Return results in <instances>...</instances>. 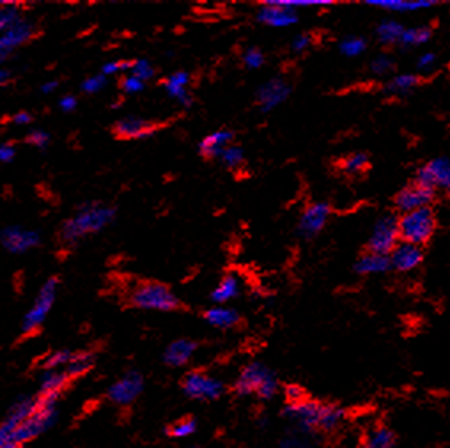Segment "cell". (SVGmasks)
<instances>
[{
	"label": "cell",
	"mask_w": 450,
	"mask_h": 448,
	"mask_svg": "<svg viewBox=\"0 0 450 448\" xmlns=\"http://www.w3.org/2000/svg\"><path fill=\"white\" fill-rule=\"evenodd\" d=\"M285 415L291 421H295L303 431H312V429H323V431H333L342 421L343 412L339 407L334 406H322V404L303 401L299 404H291L286 407Z\"/></svg>",
	"instance_id": "1"
},
{
	"label": "cell",
	"mask_w": 450,
	"mask_h": 448,
	"mask_svg": "<svg viewBox=\"0 0 450 448\" xmlns=\"http://www.w3.org/2000/svg\"><path fill=\"white\" fill-rule=\"evenodd\" d=\"M130 305L143 310H159V312H172L180 307V301L177 299L171 288L164 283L145 280L139 281L130 289L129 293Z\"/></svg>",
	"instance_id": "2"
},
{
	"label": "cell",
	"mask_w": 450,
	"mask_h": 448,
	"mask_svg": "<svg viewBox=\"0 0 450 448\" xmlns=\"http://www.w3.org/2000/svg\"><path fill=\"white\" fill-rule=\"evenodd\" d=\"M398 229L401 242L422 247L434 234L436 217L433 208L423 207L403 213L401 218H398Z\"/></svg>",
	"instance_id": "3"
},
{
	"label": "cell",
	"mask_w": 450,
	"mask_h": 448,
	"mask_svg": "<svg viewBox=\"0 0 450 448\" xmlns=\"http://www.w3.org/2000/svg\"><path fill=\"white\" fill-rule=\"evenodd\" d=\"M277 388L279 383L276 375L261 363L245 365L234 385L236 393L239 396L256 393L261 399H272L274 394L277 393Z\"/></svg>",
	"instance_id": "4"
},
{
	"label": "cell",
	"mask_w": 450,
	"mask_h": 448,
	"mask_svg": "<svg viewBox=\"0 0 450 448\" xmlns=\"http://www.w3.org/2000/svg\"><path fill=\"white\" fill-rule=\"evenodd\" d=\"M399 242L401 238H399L398 218L395 214H385L374 224L370 241H367V250L372 253L389 256Z\"/></svg>",
	"instance_id": "5"
},
{
	"label": "cell",
	"mask_w": 450,
	"mask_h": 448,
	"mask_svg": "<svg viewBox=\"0 0 450 448\" xmlns=\"http://www.w3.org/2000/svg\"><path fill=\"white\" fill-rule=\"evenodd\" d=\"M56 291H58V279H49L43 288L40 289L39 298H37L34 307L26 315L23 323L24 334H34L40 329V326L45 321L47 315L51 310L56 299Z\"/></svg>",
	"instance_id": "6"
},
{
	"label": "cell",
	"mask_w": 450,
	"mask_h": 448,
	"mask_svg": "<svg viewBox=\"0 0 450 448\" xmlns=\"http://www.w3.org/2000/svg\"><path fill=\"white\" fill-rule=\"evenodd\" d=\"M183 391L186 396L193 397V399L214 401L221 396L223 383L214 377L202 374V372H191V374L185 377Z\"/></svg>",
	"instance_id": "7"
},
{
	"label": "cell",
	"mask_w": 450,
	"mask_h": 448,
	"mask_svg": "<svg viewBox=\"0 0 450 448\" xmlns=\"http://www.w3.org/2000/svg\"><path fill=\"white\" fill-rule=\"evenodd\" d=\"M415 183L428 189H450V159L434 157L418 169Z\"/></svg>",
	"instance_id": "8"
},
{
	"label": "cell",
	"mask_w": 450,
	"mask_h": 448,
	"mask_svg": "<svg viewBox=\"0 0 450 448\" xmlns=\"http://www.w3.org/2000/svg\"><path fill=\"white\" fill-rule=\"evenodd\" d=\"M162 123L148 121V119L140 118H124L111 126V135L116 140H142L153 135L162 128Z\"/></svg>",
	"instance_id": "9"
},
{
	"label": "cell",
	"mask_w": 450,
	"mask_h": 448,
	"mask_svg": "<svg viewBox=\"0 0 450 448\" xmlns=\"http://www.w3.org/2000/svg\"><path fill=\"white\" fill-rule=\"evenodd\" d=\"M290 94L291 85L288 81L280 77H274L256 91V104H258L261 111L269 113L285 102Z\"/></svg>",
	"instance_id": "10"
},
{
	"label": "cell",
	"mask_w": 450,
	"mask_h": 448,
	"mask_svg": "<svg viewBox=\"0 0 450 448\" xmlns=\"http://www.w3.org/2000/svg\"><path fill=\"white\" fill-rule=\"evenodd\" d=\"M143 391V377L139 372L130 370L120 380L111 385L109 389V399L116 406H129Z\"/></svg>",
	"instance_id": "11"
},
{
	"label": "cell",
	"mask_w": 450,
	"mask_h": 448,
	"mask_svg": "<svg viewBox=\"0 0 450 448\" xmlns=\"http://www.w3.org/2000/svg\"><path fill=\"white\" fill-rule=\"evenodd\" d=\"M110 217H111L110 210H105V208H91V210H86L85 213H81L77 219L67 223L64 234L67 238L75 241V238L85 236L86 232L101 229L102 226L110 219Z\"/></svg>",
	"instance_id": "12"
},
{
	"label": "cell",
	"mask_w": 450,
	"mask_h": 448,
	"mask_svg": "<svg viewBox=\"0 0 450 448\" xmlns=\"http://www.w3.org/2000/svg\"><path fill=\"white\" fill-rule=\"evenodd\" d=\"M329 213L331 207L324 204V202H317V204L309 205L298 221V234L303 238H308V241L314 238L327 226Z\"/></svg>",
	"instance_id": "13"
},
{
	"label": "cell",
	"mask_w": 450,
	"mask_h": 448,
	"mask_svg": "<svg viewBox=\"0 0 450 448\" xmlns=\"http://www.w3.org/2000/svg\"><path fill=\"white\" fill-rule=\"evenodd\" d=\"M433 198H434L433 189H428L414 183V185L403 188L401 191L396 194L395 207L401 213H408L412 210H418V208L430 207Z\"/></svg>",
	"instance_id": "14"
},
{
	"label": "cell",
	"mask_w": 450,
	"mask_h": 448,
	"mask_svg": "<svg viewBox=\"0 0 450 448\" xmlns=\"http://www.w3.org/2000/svg\"><path fill=\"white\" fill-rule=\"evenodd\" d=\"M256 20L271 28H290L298 23V13L295 8L280 5L276 0H267L258 11Z\"/></svg>",
	"instance_id": "15"
},
{
	"label": "cell",
	"mask_w": 450,
	"mask_h": 448,
	"mask_svg": "<svg viewBox=\"0 0 450 448\" xmlns=\"http://www.w3.org/2000/svg\"><path fill=\"white\" fill-rule=\"evenodd\" d=\"M389 260L390 267L398 270V272H409V270L420 266L423 261V251L418 245L399 242L389 255Z\"/></svg>",
	"instance_id": "16"
},
{
	"label": "cell",
	"mask_w": 450,
	"mask_h": 448,
	"mask_svg": "<svg viewBox=\"0 0 450 448\" xmlns=\"http://www.w3.org/2000/svg\"><path fill=\"white\" fill-rule=\"evenodd\" d=\"M234 138V132L217 131L214 134H209L202 138L201 143H199V153H201L204 159H218L223 150L233 145Z\"/></svg>",
	"instance_id": "17"
},
{
	"label": "cell",
	"mask_w": 450,
	"mask_h": 448,
	"mask_svg": "<svg viewBox=\"0 0 450 448\" xmlns=\"http://www.w3.org/2000/svg\"><path fill=\"white\" fill-rule=\"evenodd\" d=\"M196 351V344L188 339H178L167 346L164 351V363L172 368H182L188 364Z\"/></svg>",
	"instance_id": "18"
},
{
	"label": "cell",
	"mask_w": 450,
	"mask_h": 448,
	"mask_svg": "<svg viewBox=\"0 0 450 448\" xmlns=\"http://www.w3.org/2000/svg\"><path fill=\"white\" fill-rule=\"evenodd\" d=\"M190 85V73L186 72H177L171 75V77L164 80V87L172 97L178 100L183 107L193 105L191 94L186 91V86Z\"/></svg>",
	"instance_id": "19"
},
{
	"label": "cell",
	"mask_w": 450,
	"mask_h": 448,
	"mask_svg": "<svg viewBox=\"0 0 450 448\" xmlns=\"http://www.w3.org/2000/svg\"><path fill=\"white\" fill-rule=\"evenodd\" d=\"M204 318L209 325L218 327V329H231V327L239 325L241 315L237 313L234 308L220 305L209 308V310L204 313Z\"/></svg>",
	"instance_id": "20"
},
{
	"label": "cell",
	"mask_w": 450,
	"mask_h": 448,
	"mask_svg": "<svg viewBox=\"0 0 450 448\" xmlns=\"http://www.w3.org/2000/svg\"><path fill=\"white\" fill-rule=\"evenodd\" d=\"M390 267V260L389 256L372 253V251H367L363 256L360 258L355 264V270L361 275H374V274H384Z\"/></svg>",
	"instance_id": "21"
},
{
	"label": "cell",
	"mask_w": 450,
	"mask_h": 448,
	"mask_svg": "<svg viewBox=\"0 0 450 448\" xmlns=\"http://www.w3.org/2000/svg\"><path fill=\"white\" fill-rule=\"evenodd\" d=\"M366 4L376 5V7L389 11H398V13L430 8L434 5V2H430V0H370V2Z\"/></svg>",
	"instance_id": "22"
},
{
	"label": "cell",
	"mask_w": 450,
	"mask_h": 448,
	"mask_svg": "<svg viewBox=\"0 0 450 448\" xmlns=\"http://www.w3.org/2000/svg\"><path fill=\"white\" fill-rule=\"evenodd\" d=\"M239 280H237V277L229 274V275H224L221 281L218 283V286L212 291V301L215 302V304H226V302L236 299L237 296H239Z\"/></svg>",
	"instance_id": "23"
},
{
	"label": "cell",
	"mask_w": 450,
	"mask_h": 448,
	"mask_svg": "<svg viewBox=\"0 0 450 448\" xmlns=\"http://www.w3.org/2000/svg\"><path fill=\"white\" fill-rule=\"evenodd\" d=\"M68 377L66 372L59 370H45L40 380V394L59 396V391L66 387Z\"/></svg>",
	"instance_id": "24"
},
{
	"label": "cell",
	"mask_w": 450,
	"mask_h": 448,
	"mask_svg": "<svg viewBox=\"0 0 450 448\" xmlns=\"http://www.w3.org/2000/svg\"><path fill=\"white\" fill-rule=\"evenodd\" d=\"M95 365V355L90 351L73 353L72 359L66 365V374L68 378H75L86 374Z\"/></svg>",
	"instance_id": "25"
},
{
	"label": "cell",
	"mask_w": 450,
	"mask_h": 448,
	"mask_svg": "<svg viewBox=\"0 0 450 448\" xmlns=\"http://www.w3.org/2000/svg\"><path fill=\"white\" fill-rule=\"evenodd\" d=\"M403 32L404 28L398 21L393 20L382 21L376 30L377 39L380 40V43H384V45H395V43H399Z\"/></svg>",
	"instance_id": "26"
},
{
	"label": "cell",
	"mask_w": 450,
	"mask_h": 448,
	"mask_svg": "<svg viewBox=\"0 0 450 448\" xmlns=\"http://www.w3.org/2000/svg\"><path fill=\"white\" fill-rule=\"evenodd\" d=\"M20 420L13 418V416L7 415V418L4 420L0 425V448H20L21 444L18 440L15 434V428L20 425Z\"/></svg>",
	"instance_id": "27"
},
{
	"label": "cell",
	"mask_w": 450,
	"mask_h": 448,
	"mask_svg": "<svg viewBox=\"0 0 450 448\" xmlns=\"http://www.w3.org/2000/svg\"><path fill=\"white\" fill-rule=\"evenodd\" d=\"M370 167V157L365 153H353L347 157H343L341 161V169L342 172H346L348 175H356L365 172V170Z\"/></svg>",
	"instance_id": "28"
},
{
	"label": "cell",
	"mask_w": 450,
	"mask_h": 448,
	"mask_svg": "<svg viewBox=\"0 0 450 448\" xmlns=\"http://www.w3.org/2000/svg\"><path fill=\"white\" fill-rule=\"evenodd\" d=\"M431 39V30L428 28H411V29H404V32L401 35V43L403 47H418L427 43Z\"/></svg>",
	"instance_id": "29"
},
{
	"label": "cell",
	"mask_w": 450,
	"mask_h": 448,
	"mask_svg": "<svg viewBox=\"0 0 450 448\" xmlns=\"http://www.w3.org/2000/svg\"><path fill=\"white\" fill-rule=\"evenodd\" d=\"M395 435L387 428H377L370 432L366 439V448H393Z\"/></svg>",
	"instance_id": "30"
},
{
	"label": "cell",
	"mask_w": 450,
	"mask_h": 448,
	"mask_svg": "<svg viewBox=\"0 0 450 448\" xmlns=\"http://www.w3.org/2000/svg\"><path fill=\"white\" fill-rule=\"evenodd\" d=\"M245 159V153H243V148L239 147V145H229L223 150V153L218 157V161H221L224 166L229 169H236L239 167L241 164Z\"/></svg>",
	"instance_id": "31"
},
{
	"label": "cell",
	"mask_w": 450,
	"mask_h": 448,
	"mask_svg": "<svg viewBox=\"0 0 450 448\" xmlns=\"http://www.w3.org/2000/svg\"><path fill=\"white\" fill-rule=\"evenodd\" d=\"M417 85H418V78L415 77V75L403 73L393 78L389 83V86H387V90L393 94H404L411 91L412 87H415Z\"/></svg>",
	"instance_id": "32"
},
{
	"label": "cell",
	"mask_w": 450,
	"mask_h": 448,
	"mask_svg": "<svg viewBox=\"0 0 450 448\" xmlns=\"http://www.w3.org/2000/svg\"><path fill=\"white\" fill-rule=\"evenodd\" d=\"M72 355H73V353L68 351V350L54 351V353H51V355L43 359L42 368L45 369V370H58L61 365H67L68 364V361L72 359Z\"/></svg>",
	"instance_id": "33"
},
{
	"label": "cell",
	"mask_w": 450,
	"mask_h": 448,
	"mask_svg": "<svg viewBox=\"0 0 450 448\" xmlns=\"http://www.w3.org/2000/svg\"><path fill=\"white\" fill-rule=\"evenodd\" d=\"M366 47V42L365 39H361V37H347V39H343L341 42L339 49L343 54L348 56V58H353V56L363 53Z\"/></svg>",
	"instance_id": "34"
},
{
	"label": "cell",
	"mask_w": 450,
	"mask_h": 448,
	"mask_svg": "<svg viewBox=\"0 0 450 448\" xmlns=\"http://www.w3.org/2000/svg\"><path fill=\"white\" fill-rule=\"evenodd\" d=\"M195 431H196V421L193 418H185L182 421L175 423V425L169 429V435H172V437H177V439H183V437H188V435H191Z\"/></svg>",
	"instance_id": "35"
},
{
	"label": "cell",
	"mask_w": 450,
	"mask_h": 448,
	"mask_svg": "<svg viewBox=\"0 0 450 448\" xmlns=\"http://www.w3.org/2000/svg\"><path fill=\"white\" fill-rule=\"evenodd\" d=\"M243 64L247 68H260L264 64V54H262L261 49L258 48H248L242 56Z\"/></svg>",
	"instance_id": "36"
},
{
	"label": "cell",
	"mask_w": 450,
	"mask_h": 448,
	"mask_svg": "<svg viewBox=\"0 0 450 448\" xmlns=\"http://www.w3.org/2000/svg\"><path fill=\"white\" fill-rule=\"evenodd\" d=\"M393 66H395L393 59L389 58V56L382 54V56H377V58L371 62V71L377 75H384L387 72H390Z\"/></svg>",
	"instance_id": "37"
},
{
	"label": "cell",
	"mask_w": 450,
	"mask_h": 448,
	"mask_svg": "<svg viewBox=\"0 0 450 448\" xmlns=\"http://www.w3.org/2000/svg\"><path fill=\"white\" fill-rule=\"evenodd\" d=\"M133 75L142 81L150 80L154 75V68L147 61H135L133 67Z\"/></svg>",
	"instance_id": "38"
},
{
	"label": "cell",
	"mask_w": 450,
	"mask_h": 448,
	"mask_svg": "<svg viewBox=\"0 0 450 448\" xmlns=\"http://www.w3.org/2000/svg\"><path fill=\"white\" fill-rule=\"evenodd\" d=\"M143 81L139 80L137 77H134V75H129V77H123L120 78V87L124 91V92H140L143 90Z\"/></svg>",
	"instance_id": "39"
},
{
	"label": "cell",
	"mask_w": 450,
	"mask_h": 448,
	"mask_svg": "<svg viewBox=\"0 0 450 448\" xmlns=\"http://www.w3.org/2000/svg\"><path fill=\"white\" fill-rule=\"evenodd\" d=\"M277 4L285 5V7L290 8H298V7H314V5H329L333 2H327V0H276Z\"/></svg>",
	"instance_id": "40"
},
{
	"label": "cell",
	"mask_w": 450,
	"mask_h": 448,
	"mask_svg": "<svg viewBox=\"0 0 450 448\" xmlns=\"http://www.w3.org/2000/svg\"><path fill=\"white\" fill-rule=\"evenodd\" d=\"M285 396H286V399H288L290 406L291 404H299V402L304 401V391H303V388H299L298 385H290V387H286Z\"/></svg>",
	"instance_id": "41"
},
{
	"label": "cell",
	"mask_w": 450,
	"mask_h": 448,
	"mask_svg": "<svg viewBox=\"0 0 450 448\" xmlns=\"http://www.w3.org/2000/svg\"><path fill=\"white\" fill-rule=\"evenodd\" d=\"M312 37L309 34H301V35H296L295 39H293V43H291V48L295 49V52L298 53H303L308 49L310 45H312Z\"/></svg>",
	"instance_id": "42"
},
{
	"label": "cell",
	"mask_w": 450,
	"mask_h": 448,
	"mask_svg": "<svg viewBox=\"0 0 450 448\" xmlns=\"http://www.w3.org/2000/svg\"><path fill=\"white\" fill-rule=\"evenodd\" d=\"M135 61H118L111 62L104 67V73H115L118 71H124V68H133Z\"/></svg>",
	"instance_id": "43"
},
{
	"label": "cell",
	"mask_w": 450,
	"mask_h": 448,
	"mask_svg": "<svg viewBox=\"0 0 450 448\" xmlns=\"http://www.w3.org/2000/svg\"><path fill=\"white\" fill-rule=\"evenodd\" d=\"M26 142L30 143V145H37V147H43L48 142V134H45V132H32V134H29L26 137Z\"/></svg>",
	"instance_id": "44"
},
{
	"label": "cell",
	"mask_w": 450,
	"mask_h": 448,
	"mask_svg": "<svg viewBox=\"0 0 450 448\" xmlns=\"http://www.w3.org/2000/svg\"><path fill=\"white\" fill-rule=\"evenodd\" d=\"M104 85H105L104 77H95V78H90V80L85 81L83 90L87 92H96L97 90H101Z\"/></svg>",
	"instance_id": "45"
},
{
	"label": "cell",
	"mask_w": 450,
	"mask_h": 448,
	"mask_svg": "<svg viewBox=\"0 0 450 448\" xmlns=\"http://www.w3.org/2000/svg\"><path fill=\"white\" fill-rule=\"evenodd\" d=\"M280 448H308V445H305V442L303 439L295 437V435H290V437L282 440Z\"/></svg>",
	"instance_id": "46"
},
{
	"label": "cell",
	"mask_w": 450,
	"mask_h": 448,
	"mask_svg": "<svg viewBox=\"0 0 450 448\" xmlns=\"http://www.w3.org/2000/svg\"><path fill=\"white\" fill-rule=\"evenodd\" d=\"M434 61H436V58H434L433 53H425V54L420 56V58H418L417 64H418V68H423V71H425V68L433 67Z\"/></svg>",
	"instance_id": "47"
},
{
	"label": "cell",
	"mask_w": 450,
	"mask_h": 448,
	"mask_svg": "<svg viewBox=\"0 0 450 448\" xmlns=\"http://www.w3.org/2000/svg\"><path fill=\"white\" fill-rule=\"evenodd\" d=\"M75 105H77V99L75 97H72V96H67V97H64L61 100V107L64 110H73L75 109Z\"/></svg>",
	"instance_id": "48"
},
{
	"label": "cell",
	"mask_w": 450,
	"mask_h": 448,
	"mask_svg": "<svg viewBox=\"0 0 450 448\" xmlns=\"http://www.w3.org/2000/svg\"><path fill=\"white\" fill-rule=\"evenodd\" d=\"M11 123H18V124H26V123H30L32 121V118H30V115H28V113H18V115L11 116L10 119Z\"/></svg>",
	"instance_id": "49"
},
{
	"label": "cell",
	"mask_w": 450,
	"mask_h": 448,
	"mask_svg": "<svg viewBox=\"0 0 450 448\" xmlns=\"http://www.w3.org/2000/svg\"><path fill=\"white\" fill-rule=\"evenodd\" d=\"M11 155H13V151H8V147L7 148H0V159H10Z\"/></svg>",
	"instance_id": "50"
},
{
	"label": "cell",
	"mask_w": 450,
	"mask_h": 448,
	"mask_svg": "<svg viewBox=\"0 0 450 448\" xmlns=\"http://www.w3.org/2000/svg\"><path fill=\"white\" fill-rule=\"evenodd\" d=\"M196 448H197V447H196Z\"/></svg>",
	"instance_id": "51"
}]
</instances>
